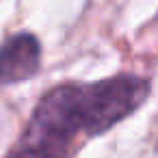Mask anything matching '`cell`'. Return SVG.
I'll return each instance as SVG.
<instances>
[{"label": "cell", "mask_w": 158, "mask_h": 158, "mask_svg": "<svg viewBox=\"0 0 158 158\" xmlns=\"http://www.w3.org/2000/svg\"><path fill=\"white\" fill-rule=\"evenodd\" d=\"M44 48L35 33L18 31L0 44V87L35 78L41 69Z\"/></svg>", "instance_id": "cell-2"}, {"label": "cell", "mask_w": 158, "mask_h": 158, "mask_svg": "<svg viewBox=\"0 0 158 158\" xmlns=\"http://www.w3.org/2000/svg\"><path fill=\"white\" fill-rule=\"evenodd\" d=\"M149 91L152 80L139 74L59 82L39 98L5 158H74L89 139L134 115Z\"/></svg>", "instance_id": "cell-1"}]
</instances>
